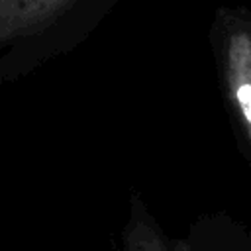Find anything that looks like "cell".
Here are the masks:
<instances>
[{
	"instance_id": "obj_2",
	"label": "cell",
	"mask_w": 251,
	"mask_h": 251,
	"mask_svg": "<svg viewBox=\"0 0 251 251\" xmlns=\"http://www.w3.org/2000/svg\"><path fill=\"white\" fill-rule=\"evenodd\" d=\"M227 96L239 131L251 147V41L237 37L227 61Z\"/></svg>"
},
{
	"instance_id": "obj_1",
	"label": "cell",
	"mask_w": 251,
	"mask_h": 251,
	"mask_svg": "<svg viewBox=\"0 0 251 251\" xmlns=\"http://www.w3.org/2000/svg\"><path fill=\"white\" fill-rule=\"evenodd\" d=\"M222 224L208 220L196 226L188 237L173 239L165 235L143 202L133 198L120 251H251V241L243 233H235V229L220 233Z\"/></svg>"
}]
</instances>
